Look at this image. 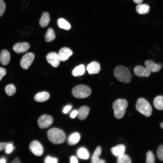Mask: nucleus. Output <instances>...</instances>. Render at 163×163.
Here are the masks:
<instances>
[{
    "mask_svg": "<svg viewBox=\"0 0 163 163\" xmlns=\"http://www.w3.org/2000/svg\"><path fill=\"white\" fill-rule=\"evenodd\" d=\"M136 107L137 111L146 117H149L152 114L151 106L149 102L143 98L137 100Z\"/></svg>",
    "mask_w": 163,
    "mask_h": 163,
    "instance_id": "nucleus-4",
    "label": "nucleus"
},
{
    "mask_svg": "<svg viewBox=\"0 0 163 163\" xmlns=\"http://www.w3.org/2000/svg\"><path fill=\"white\" fill-rule=\"evenodd\" d=\"M80 139L79 133L77 132H74L69 136L67 139L68 142L71 145H75L79 141Z\"/></svg>",
    "mask_w": 163,
    "mask_h": 163,
    "instance_id": "nucleus-20",
    "label": "nucleus"
},
{
    "mask_svg": "<svg viewBox=\"0 0 163 163\" xmlns=\"http://www.w3.org/2000/svg\"><path fill=\"white\" fill-rule=\"evenodd\" d=\"M9 142H0V151L5 149Z\"/></svg>",
    "mask_w": 163,
    "mask_h": 163,
    "instance_id": "nucleus-36",
    "label": "nucleus"
},
{
    "mask_svg": "<svg viewBox=\"0 0 163 163\" xmlns=\"http://www.w3.org/2000/svg\"><path fill=\"white\" fill-rule=\"evenodd\" d=\"M112 154L116 157H118L124 154L125 151V146L123 144H119L111 149Z\"/></svg>",
    "mask_w": 163,
    "mask_h": 163,
    "instance_id": "nucleus-16",
    "label": "nucleus"
},
{
    "mask_svg": "<svg viewBox=\"0 0 163 163\" xmlns=\"http://www.w3.org/2000/svg\"><path fill=\"white\" fill-rule=\"evenodd\" d=\"M78 111V119L80 120H83L87 117L89 112L90 109L88 106H83L81 107Z\"/></svg>",
    "mask_w": 163,
    "mask_h": 163,
    "instance_id": "nucleus-18",
    "label": "nucleus"
},
{
    "mask_svg": "<svg viewBox=\"0 0 163 163\" xmlns=\"http://www.w3.org/2000/svg\"><path fill=\"white\" fill-rule=\"evenodd\" d=\"M14 148L12 142H9L5 149V152L7 154L11 153Z\"/></svg>",
    "mask_w": 163,
    "mask_h": 163,
    "instance_id": "nucleus-33",
    "label": "nucleus"
},
{
    "mask_svg": "<svg viewBox=\"0 0 163 163\" xmlns=\"http://www.w3.org/2000/svg\"><path fill=\"white\" fill-rule=\"evenodd\" d=\"M146 163H154L155 162V157L152 151H148L146 153Z\"/></svg>",
    "mask_w": 163,
    "mask_h": 163,
    "instance_id": "nucleus-30",
    "label": "nucleus"
},
{
    "mask_svg": "<svg viewBox=\"0 0 163 163\" xmlns=\"http://www.w3.org/2000/svg\"><path fill=\"white\" fill-rule=\"evenodd\" d=\"M72 54L73 52L71 49L65 47L59 50L58 55L60 61H65L67 60Z\"/></svg>",
    "mask_w": 163,
    "mask_h": 163,
    "instance_id": "nucleus-13",
    "label": "nucleus"
},
{
    "mask_svg": "<svg viewBox=\"0 0 163 163\" xmlns=\"http://www.w3.org/2000/svg\"><path fill=\"white\" fill-rule=\"evenodd\" d=\"M85 66L81 64L75 68L72 71V75L74 76H79L83 75L85 72Z\"/></svg>",
    "mask_w": 163,
    "mask_h": 163,
    "instance_id": "nucleus-23",
    "label": "nucleus"
},
{
    "mask_svg": "<svg viewBox=\"0 0 163 163\" xmlns=\"http://www.w3.org/2000/svg\"><path fill=\"white\" fill-rule=\"evenodd\" d=\"M10 61V54L9 52L6 50H2L0 55V62L4 66L8 65Z\"/></svg>",
    "mask_w": 163,
    "mask_h": 163,
    "instance_id": "nucleus-17",
    "label": "nucleus"
},
{
    "mask_svg": "<svg viewBox=\"0 0 163 163\" xmlns=\"http://www.w3.org/2000/svg\"><path fill=\"white\" fill-rule=\"evenodd\" d=\"M160 126L161 127L162 129H163V122H162L160 124Z\"/></svg>",
    "mask_w": 163,
    "mask_h": 163,
    "instance_id": "nucleus-43",
    "label": "nucleus"
},
{
    "mask_svg": "<svg viewBox=\"0 0 163 163\" xmlns=\"http://www.w3.org/2000/svg\"><path fill=\"white\" fill-rule=\"evenodd\" d=\"M50 18L49 13L47 12H43L39 21V24L42 27H46L49 23Z\"/></svg>",
    "mask_w": 163,
    "mask_h": 163,
    "instance_id": "nucleus-22",
    "label": "nucleus"
},
{
    "mask_svg": "<svg viewBox=\"0 0 163 163\" xmlns=\"http://www.w3.org/2000/svg\"><path fill=\"white\" fill-rule=\"evenodd\" d=\"M6 74V71L5 69L4 68L0 67V81Z\"/></svg>",
    "mask_w": 163,
    "mask_h": 163,
    "instance_id": "nucleus-35",
    "label": "nucleus"
},
{
    "mask_svg": "<svg viewBox=\"0 0 163 163\" xmlns=\"http://www.w3.org/2000/svg\"><path fill=\"white\" fill-rule=\"evenodd\" d=\"M55 38V35L53 29L51 28H48L45 37L46 41L50 42L54 40Z\"/></svg>",
    "mask_w": 163,
    "mask_h": 163,
    "instance_id": "nucleus-27",
    "label": "nucleus"
},
{
    "mask_svg": "<svg viewBox=\"0 0 163 163\" xmlns=\"http://www.w3.org/2000/svg\"><path fill=\"white\" fill-rule=\"evenodd\" d=\"M30 151L37 156L41 155L43 152V149L41 144L38 141L34 140L30 143L29 145Z\"/></svg>",
    "mask_w": 163,
    "mask_h": 163,
    "instance_id": "nucleus-8",
    "label": "nucleus"
},
{
    "mask_svg": "<svg viewBox=\"0 0 163 163\" xmlns=\"http://www.w3.org/2000/svg\"><path fill=\"white\" fill-rule=\"evenodd\" d=\"M114 75L115 78L119 81L129 83L132 79V76L129 69L123 66L116 67L114 70Z\"/></svg>",
    "mask_w": 163,
    "mask_h": 163,
    "instance_id": "nucleus-1",
    "label": "nucleus"
},
{
    "mask_svg": "<svg viewBox=\"0 0 163 163\" xmlns=\"http://www.w3.org/2000/svg\"><path fill=\"white\" fill-rule=\"evenodd\" d=\"M30 47V44L27 42L18 43L14 45L13 49L15 53H21L26 52Z\"/></svg>",
    "mask_w": 163,
    "mask_h": 163,
    "instance_id": "nucleus-11",
    "label": "nucleus"
},
{
    "mask_svg": "<svg viewBox=\"0 0 163 163\" xmlns=\"http://www.w3.org/2000/svg\"><path fill=\"white\" fill-rule=\"evenodd\" d=\"M71 163H78V161L76 157L72 156L70 159Z\"/></svg>",
    "mask_w": 163,
    "mask_h": 163,
    "instance_id": "nucleus-39",
    "label": "nucleus"
},
{
    "mask_svg": "<svg viewBox=\"0 0 163 163\" xmlns=\"http://www.w3.org/2000/svg\"><path fill=\"white\" fill-rule=\"evenodd\" d=\"M77 154L78 157L81 159L86 160L89 157V152L87 149L84 147L79 148L77 150Z\"/></svg>",
    "mask_w": 163,
    "mask_h": 163,
    "instance_id": "nucleus-24",
    "label": "nucleus"
},
{
    "mask_svg": "<svg viewBox=\"0 0 163 163\" xmlns=\"http://www.w3.org/2000/svg\"><path fill=\"white\" fill-rule=\"evenodd\" d=\"M34 54L32 53H28L22 58L20 61V65L22 68L27 69L33 62L34 58Z\"/></svg>",
    "mask_w": 163,
    "mask_h": 163,
    "instance_id": "nucleus-6",
    "label": "nucleus"
},
{
    "mask_svg": "<svg viewBox=\"0 0 163 163\" xmlns=\"http://www.w3.org/2000/svg\"><path fill=\"white\" fill-rule=\"evenodd\" d=\"M57 24L59 27L61 28L69 30L71 28V26L69 23L64 18L59 19L57 21Z\"/></svg>",
    "mask_w": 163,
    "mask_h": 163,
    "instance_id": "nucleus-26",
    "label": "nucleus"
},
{
    "mask_svg": "<svg viewBox=\"0 0 163 163\" xmlns=\"http://www.w3.org/2000/svg\"><path fill=\"white\" fill-rule=\"evenodd\" d=\"M5 8V4L4 1L3 0H0V17L4 14Z\"/></svg>",
    "mask_w": 163,
    "mask_h": 163,
    "instance_id": "nucleus-34",
    "label": "nucleus"
},
{
    "mask_svg": "<svg viewBox=\"0 0 163 163\" xmlns=\"http://www.w3.org/2000/svg\"><path fill=\"white\" fill-rule=\"evenodd\" d=\"M157 155L160 160L163 161V145H160L158 148Z\"/></svg>",
    "mask_w": 163,
    "mask_h": 163,
    "instance_id": "nucleus-31",
    "label": "nucleus"
},
{
    "mask_svg": "<svg viewBox=\"0 0 163 163\" xmlns=\"http://www.w3.org/2000/svg\"><path fill=\"white\" fill-rule=\"evenodd\" d=\"M78 111L76 110H73L70 114V117L72 118H74L75 117L78 115Z\"/></svg>",
    "mask_w": 163,
    "mask_h": 163,
    "instance_id": "nucleus-38",
    "label": "nucleus"
},
{
    "mask_svg": "<svg viewBox=\"0 0 163 163\" xmlns=\"http://www.w3.org/2000/svg\"><path fill=\"white\" fill-rule=\"evenodd\" d=\"M50 96L49 93L46 91H43L36 94L34 97V99L37 102H43L48 100Z\"/></svg>",
    "mask_w": 163,
    "mask_h": 163,
    "instance_id": "nucleus-19",
    "label": "nucleus"
},
{
    "mask_svg": "<svg viewBox=\"0 0 163 163\" xmlns=\"http://www.w3.org/2000/svg\"><path fill=\"white\" fill-rule=\"evenodd\" d=\"M101 153V149L100 146H98L94 151L91 158L92 163H105V160L99 158Z\"/></svg>",
    "mask_w": 163,
    "mask_h": 163,
    "instance_id": "nucleus-15",
    "label": "nucleus"
},
{
    "mask_svg": "<svg viewBox=\"0 0 163 163\" xmlns=\"http://www.w3.org/2000/svg\"><path fill=\"white\" fill-rule=\"evenodd\" d=\"M134 72L137 76L139 77H149L151 72L146 68L140 65L136 66L134 69Z\"/></svg>",
    "mask_w": 163,
    "mask_h": 163,
    "instance_id": "nucleus-12",
    "label": "nucleus"
},
{
    "mask_svg": "<svg viewBox=\"0 0 163 163\" xmlns=\"http://www.w3.org/2000/svg\"><path fill=\"white\" fill-rule=\"evenodd\" d=\"M72 94L75 97L83 98L89 96L91 90L88 86L85 85H79L75 87L72 91Z\"/></svg>",
    "mask_w": 163,
    "mask_h": 163,
    "instance_id": "nucleus-5",
    "label": "nucleus"
},
{
    "mask_svg": "<svg viewBox=\"0 0 163 163\" xmlns=\"http://www.w3.org/2000/svg\"><path fill=\"white\" fill-rule=\"evenodd\" d=\"M143 0H133V1L134 2L138 4H141Z\"/></svg>",
    "mask_w": 163,
    "mask_h": 163,
    "instance_id": "nucleus-41",
    "label": "nucleus"
},
{
    "mask_svg": "<svg viewBox=\"0 0 163 163\" xmlns=\"http://www.w3.org/2000/svg\"><path fill=\"white\" fill-rule=\"evenodd\" d=\"M87 69L90 74L98 73L101 69L100 64L97 61H93L88 65Z\"/></svg>",
    "mask_w": 163,
    "mask_h": 163,
    "instance_id": "nucleus-14",
    "label": "nucleus"
},
{
    "mask_svg": "<svg viewBox=\"0 0 163 163\" xmlns=\"http://www.w3.org/2000/svg\"><path fill=\"white\" fill-rule=\"evenodd\" d=\"M136 10L137 13L139 14H147L150 11V7L146 4H139L136 6Z\"/></svg>",
    "mask_w": 163,
    "mask_h": 163,
    "instance_id": "nucleus-21",
    "label": "nucleus"
},
{
    "mask_svg": "<svg viewBox=\"0 0 163 163\" xmlns=\"http://www.w3.org/2000/svg\"><path fill=\"white\" fill-rule=\"evenodd\" d=\"M46 59L48 62L54 67L58 66L60 61L58 54L54 52L48 53L46 56Z\"/></svg>",
    "mask_w": 163,
    "mask_h": 163,
    "instance_id": "nucleus-9",
    "label": "nucleus"
},
{
    "mask_svg": "<svg viewBox=\"0 0 163 163\" xmlns=\"http://www.w3.org/2000/svg\"><path fill=\"white\" fill-rule=\"evenodd\" d=\"M117 158V162L118 163H130L131 162L130 158L126 155L124 154Z\"/></svg>",
    "mask_w": 163,
    "mask_h": 163,
    "instance_id": "nucleus-29",
    "label": "nucleus"
},
{
    "mask_svg": "<svg viewBox=\"0 0 163 163\" xmlns=\"http://www.w3.org/2000/svg\"><path fill=\"white\" fill-rule=\"evenodd\" d=\"M6 162V160L4 157L0 158V163H5Z\"/></svg>",
    "mask_w": 163,
    "mask_h": 163,
    "instance_id": "nucleus-42",
    "label": "nucleus"
},
{
    "mask_svg": "<svg viewBox=\"0 0 163 163\" xmlns=\"http://www.w3.org/2000/svg\"><path fill=\"white\" fill-rule=\"evenodd\" d=\"M145 65L146 68L149 71L153 72H159L162 67V65L161 63H156L151 60L145 61Z\"/></svg>",
    "mask_w": 163,
    "mask_h": 163,
    "instance_id": "nucleus-10",
    "label": "nucleus"
},
{
    "mask_svg": "<svg viewBox=\"0 0 163 163\" xmlns=\"http://www.w3.org/2000/svg\"><path fill=\"white\" fill-rule=\"evenodd\" d=\"M5 90L6 93L9 96H12L16 91L15 86L12 84H10L6 86Z\"/></svg>",
    "mask_w": 163,
    "mask_h": 163,
    "instance_id": "nucleus-28",
    "label": "nucleus"
},
{
    "mask_svg": "<svg viewBox=\"0 0 163 163\" xmlns=\"http://www.w3.org/2000/svg\"><path fill=\"white\" fill-rule=\"evenodd\" d=\"M58 162V159L56 158L49 156H47L44 160L45 163H57Z\"/></svg>",
    "mask_w": 163,
    "mask_h": 163,
    "instance_id": "nucleus-32",
    "label": "nucleus"
},
{
    "mask_svg": "<svg viewBox=\"0 0 163 163\" xmlns=\"http://www.w3.org/2000/svg\"><path fill=\"white\" fill-rule=\"evenodd\" d=\"M153 104L155 108L159 110H163V96L159 95L154 99Z\"/></svg>",
    "mask_w": 163,
    "mask_h": 163,
    "instance_id": "nucleus-25",
    "label": "nucleus"
},
{
    "mask_svg": "<svg viewBox=\"0 0 163 163\" xmlns=\"http://www.w3.org/2000/svg\"><path fill=\"white\" fill-rule=\"evenodd\" d=\"M12 163H20L19 159L18 158H16L12 162Z\"/></svg>",
    "mask_w": 163,
    "mask_h": 163,
    "instance_id": "nucleus-40",
    "label": "nucleus"
},
{
    "mask_svg": "<svg viewBox=\"0 0 163 163\" xmlns=\"http://www.w3.org/2000/svg\"><path fill=\"white\" fill-rule=\"evenodd\" d=\"M127 106V102L125 99H119L115 101L113 103L112 107L115 118L120 119L123 117Z\"/></svg>",
    "mask_w": 163,
    "mask_h": 163,
    "instance_id": "nucleus-3",
    "label": "nucleus"
},
{
    "mask_svg": "<svg viewBox=\"0 0 163 163\" xmlns=\"http://www.w3.org/2000/svg\"><path fill=\"white\" fill-rule=\"evenodd\" d=\"M47 135L49 140L55 144L63 143L66 138L65 133L62 130L56 128L49 130Z\"/></svg>",
    "mask_w": 163,
    "mask_h": 163,
    "instance_id": "nucleus-2",
    "label": "nucleus"
},
{
    "mask_svg": "<svg viewBox=\"0 0 163 163\" xmlns=\"http://www.w3.org/2000/svg\"><path fill=\"white\" fill-rule=\"evenodd\" d=\"M53 118L51 116L44 114L39 118L37 123L40 128L45 129L50 126L53 123Z\"/></svg>",
    "mask_w": 163,
    "mask_h": 163,
    "instance_id": "nucleus-7",
    "label": "nucleus"
},
{
    "mask_svg": "<svg viewBox=\"0 0 163 163\" xmlns=\"http://www.w3.org/2000/svg\"><path fill=\"white\" fill-rule=\"evenodd\" d=\"M72 106L70 105H67L64 107L63 109V112L64 113H67L71 110Z\"/></svg>",
    "mask_w": 163,
    "mask_h": 163,
    "instance_id": "nucleus-37",
    "label": "nucleus"
}]
</instances>
